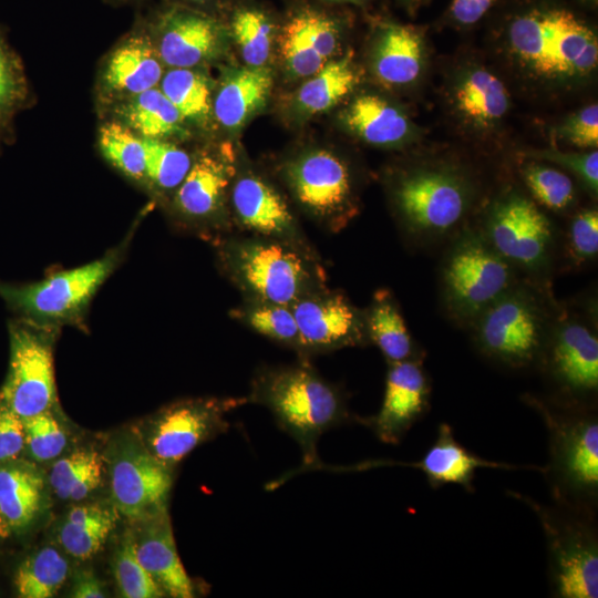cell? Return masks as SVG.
Segmentation results:
<instances>
[{
  "label": "cell",
  "instance_id": "cell-35",
  "mask_svg": "<svg viewBox=\"0 0 598 598\" xmlns=\"http://www.w3.org/2000/svg\"><path fill=\"white\" fill-rule=\"evenodd\" d=\"M104 468V454L81 448L54 462L49 482L59 498L82 501L101 484Z\"/></svg>",
  "mask_w": 598,
  "mask_h": 598
},
{
  "label": "cell",
  "instance_id": "cell-31",
  "mask_svg": "<svg viewBox=\"0 0 598 598\" xmlns=\"http://www.w3.org/2000/svg\"><path fill=\"white\" fill-rule=\"evenodd\" d=\"M454 101L465 118L482 126L501 120L509 105L504 83L485 69H474L462 76L454 91Z\"/></svg>",
  "mask_w": 598,
  "mask_h": 598
},
{
  "label": "cell",
  "instance_id": "cell-42",
  "mask_svg": "<svg viewBox=\"0 0 598 598\" xmlns=\"http://www.w3.org/2000/svg\"><path fill=\"white\" fill-rule=\"evenodd\" d=\"M113 573L122 597L158 598L164 591L140 563L132 530L121 538L113 558Z\"/></svg>",
  "mask_w": 598,
  "mask_h": 598
},
{
  "label": "cell",
  "instance_id": "cell-46",
  "mask_svg": "<svg viewBox=\"0 0 598 598\" xmlns=\"http://www.w3.org/2000/svg\"><path fill=\"white\" fill-rule=\"evenodd\" d=\"M532 157L556 163L576 174L588 189L597 193L598 188V152L590 150L582 153L560 151H538Z\"/></svg>",
  "mask_w": 598,
  "mask_h": 598
},
{
  "label": "cell",
  "instance_id": "cell-18",
  "mask_svg": "<svg viewBox=\"0 0 598 598\" xmlns=\"http://www.w3.org/2000/svg\"><path fill=\"white\" fill-rule=\"evenodd\" d=\"M151 29L162 62L171 68H194L217 58L228 34L217 16L177 3L162 9Z\"/></svg>",
  "mask_w": 598,
  "mask_h": 598
},
{
  "label": "cell",
  "instance_id": "cell-16",
  "mask_svg": "<svg viewBox=\"0 0 598 598\" xmlns=\"http://www.w3.org/2000/svg\"><path fill=\"white\" fill-rule=\"evenodd\" d=\"M483 236L514 268L536 272L548 262L554 231L547 216L527 197L511 193L491 209Z\"/></svg>",
  "mask_w": 598,
  "mask_h": 598
},
{
  "label": "cell",
  "instance_id": "cell-26",
  "mask_svg": "<svg viewBox=\"0 0 598 598\" xmlns=\"http://www.w3.org/2000/svg\"><path fill=\"white\" fill-rule=\"evenodd\" d=\"M271 87V71L266 66L234 70L220 83L213 100V114L221 126L237 130L264 107Z\"/></svg>",
  "mask_w": 598,
  "mask_h": 598
},
{
  "label": "cell",
  "instance_id": "cell-33",
  "mask_svg": "<svg viewBox=\"0 0 598 598\" xmlns=\"http://www.w3.org/2000/svg\"><path fill=\"white\" fill-rule=\"evenodd\" d=\"M122 115L125 125L142 138L165 140L183 132L184 118L157 87L131 96Z\"/></svg>",
  "mask_w": 598,
  "mask_h": 598
},
{
  "label": "cell",
  "instance_id": "cell-2",
  "mask_svg": "<svg viewBox=\"0 0 598 598\" xmlns=\"http://www.w3.org/2000/svg\"><path fill=\"white\" fill-rule=\"evenodd\" d=\"M248 403L267 408L278 425L295 439L306 466L317 464V444L328 430L349 417L346 398L308 362L261 367L255 372Z\"/></svg>",
  "mask_w": 598,
  "mask_h": 598
},
{
  "label": "cell",
  "instance_id": "cell-20",
  "mask_svg": "<svg viewBox=\"0 0 598 598\" xmlns=\"http://www.w3.org/2000/svg\"><path fill=\"white\" fill-rule=\"evenodd\" d=\"M543 352L549 375L564 393L581 399L597 391L598 338L587 322L579 318L560 320Z\"/></svg>",
  "mask_w": 598,
  "mask_h": 598
},
{
  "label": "cell",
  "instance_id": "cell-21",
  "mask_svg": "<svg viewBox=\"0 0 598 598\" xmlns=\"http://www.w3.org/2000/svg\"><path fill=\"white\" fill-rule=\"evenodd\" d=\"M379 412L362 422L380 441L398 444L429 408L430 383L422 359L388 364Z\"/></svg>",
  "mask_w": 598,
  "mask_h": 598
},
{
  "label": "cell",
  "instance_id": "cell-1",
  "mask_svg": "<svg viewBox=\"0 0 598 598\" xmlns=\"http://www.w3.org/2000/svg\"><path fill=\"white\" fill-rule=\"evenodd\" d=\"M212 245L219 271L243 298L291 306L328 286L321 257L287 244L233 231Z\"/></svg>",
  "mask_w": 598,
  "mask_h": 598
},
{
  "label": "cell",
  "instance_id": "cell-39",
  "mask_svg": "<svg viewBox=\"0 0 598 598\" xmlns=\"http://www.w3.org/2000/svg\"><path fill=\"white\" fill-rule=\"evenodd\" d=\"M145 182L158 194L173 196L187 175L193 159L183 148L166 140L143 138Z\"/></svg>",
  "mask_w": 598,
  "mask_h": 598
},
{
  "label": "cell",
  "instance_id": "cell-34",
  "mask_svg": "<svg viewBox=\"0 0 598 598\" xmlns=\"http://www.w3.org/2000/svg\"><path fill=\"white\" fill-rule=\"evenodd\" d=\"M229 315L254 332L301 355L300 333L290 306L243 298Z\"/></svg>",
  "mask_w": 598,
  "mask_h": 598
},
{
  "label": "cell",
  "instance_id": "cell-30",
  "mask_svg": "<svg viewBox=\"0 0 598 598\" xmlns=\"http://www.w3.org/2000/svg\"><path fill=\"white\" fill-rule=\"evenodd\" d=\"M117 511L101 504H86L70 509L62 522L58 539L72 557L85 560L97 554L117 522Z\"/></svg>",
  "mask_w": 598,
  "mask_h": 598
},
{
  "label": "cell",
  "instance_id": "cell-22",
  "mask_svg": "<svg viewBox=\"0 0 598 598\" xmlns=\"http://www.w3.org/2000/svg\"><path fill=\"white\" fill-rule=\"evenodd\" d=\"M132 524L136 556L165 596L194 597V584L179 559L167 509Z\"/></svg>",
  "mask_w": 598,
  "mask_h": 598
},
{
  "label": "cell",
  "instance_id": "cell-7",
  "mask_svg": "<svg viewBox=\"0 0 598 598\" xmlns=\"http://www.w3.org/2000/svg\"><path fill=\"white\" fill-rule=\"evenodd\" d=\"M472 326L484 354L507 367L524 368L543 352L549 334V313L535 290L514 283Z\"/></svg>",
  "mask_w": 598,
  "mask_h": 598
},
{
  "label": "cell",
  "instance_id": "cell-15",
  "mask_svg": "<svg viewBox=\"0 0 598 598\" xmlns=\"http://www.w3.org/2000/svg\"><path fill=\"white\" fill-rule=\"evenodd\" d=\"M235 231L274 239L320 256L282 194L250 169L236 171L229 193Z\"/></svg>",
  "mask_w": 598,
  "mask_h": 598
},
{
  "label": "cell",
  "instance_id": "cell-13",
  "mask_svg": "<svg viewBox=\"0 0 598 598\" xmlns=\"http://www.w3.org/2000/svg\"><path fill=\"white\" fill-rule=\"evenodd\" d=\"M9 329L10 364L0 404L25 419L50 410L55 401L52 343L56 330L21 319Z\"/></svg>",
  "mask_w": 598,
  "mask_h": 598
},
{
  "label": "cell",
  "instance_id": "cell-40",
  "mask_svg": "<svg viewBox=\"0 0 598 598\" xmlns=\"http://www.w3.org/2000/svg\"><path fill=\"white\" fill-rule=\"evenodd\" d=\"M99 145L103 156L131 179L145 182V147L125 124L109 122L100 127Z\"/></svg>",
  "mask_w": 598,
  "mask_h": 598
},
{
  "label": "cell",
  "instance_id": "cell-32",
  "mask_svg": "<svg viewBox=\"0 0 598 598\" xmlns=\"http://www.w3.org/2000/svg\"><path fill=\"white\" fill-rule=\"evenodd\" d=\"M358 83V74L349 53L330 60L298 90L295 104L303 115H317L337 105Z\"/></svg>",
  "mask_w": 598,
  "mask_h": 598
},
{
  "label": "cell",
  "instance_id": "cell-37",
  "mask_svg": "<svg viewBox=\"0 0 598 598\" xmlns=\"http://www.w3.org/2000/svg\"><path fill=\"white\" fill-rule=\"evenodd\" d=\"M159 84L184 121L207 123L213 114V99L209 81L204 74L193 68H172Z\"/></svg>",
  "mask_w": 598,
  "mask_h": 598
},
{
  "label": "cell",
  "instance_id": "cell-54",
  "mask_svg": "<svg viewBox=\"0 0 598 598\" xmlns=\"http://www.w3.org/2000/svg\"><path fill=\"white\" fill-rule=\"evenodd\" d=\"M408 8H413L417 4L419 0H401Z\"/></svg>",
  "mask_w": 598,
  "mask_h": 598
},
{
  "label": "cell",
  "instance_id": "cell-8",
  "mask_svg": "<svg viewBox=\"0 0 598 598\" xmlns=\"http://www.w3.org/2000/svg\"><path fill=\"white\" fill-rule=\"evenodd\" d=\"M441 283L452 318L472 324L515 281L513 267L483 234L464 233L444 257Z\"/></svg>",
  "mask_w": 598,
  "mask_h": 598
},
{
  "label": "cell",
  "instance_id": "cell-49",
  "mask_svg": "<svg viewBox=\"0 0 598 598\" xmlns=\"http://www.w3.org/2000/svg\"><path fill=\"white\" fill-rule=\"evenodd\" d=\"M496 0H453L450 13L463 25L474 24L492 8Z\"/></svg>",
  "mask_w": 598,
  "mask_h": 598
},
{
  "label": "cell",
  "instance_id": "cell-10",
  "mask_svg": "<svg viewBox=\"0 0 598 598\" xmlns=\"http://www.w3.org/2000/svg\"><path fill=\"white\" fill-rule=\"evenodd\" d=\"M511 494L525 502L539 519L548 545L557 596L597 598L598 545L595 533L585 520L588 516L571 509L569 514L561 513L520 494Z\"/></svg>",
  "mask_w": 598,
  "mask_h": 598
},
{
  "label": "cell",
  "instance_id": "cell-11",
  "mask_svg": "<svg viewBox=\"0 0 598 598\" xmlns=\"http://www.w3.org/2000/svg\"><path fill=\"white\" fill-rule=\"evenodd\" d=\"M237 167L221 152H202L182 184L171 197L174 218L179 226L214 244L235 231L229 209V193Z\"/></svg>",
  "mask_w": 598,
  "mask_h": 598
},
{
  "label": "cell",
  "instance_id": "cell-19",
  "mask_svg": "<svg viewBox=\"0 0 598 598\" xmlns=\"http://www.w3.org/2000/svg\"><path fill=\"white\" fill-rule=\"evenodd\" d=\"M343 21L315 6L292 9L277 35L279 52L287 72L308 78L326 65L337 52Z\"/></svg>",
  "mask_w": 598,
  "mask_h": 598
},
{
  "label": "cell",
  "instance_id": "cell-44",
  "mask_svg": "<svg viewBox=\"0 0 598 598\" xmlns=\"http://www.w3.org/2000/svg\"><path fill=\"white\" fill-rule=\"evenodd\" d=\"M25 447L38 462L58 457L66 446V434L50 410L23 419Z\"/></svg>",
  "mask_w": 598,
  "mask_h": 598
},
{
  "label": "cell",
  "instance_id": "cell-41",
  "mask_svg": "<svg viewBox=\"0 0 598 598\" xmlns=\"http://www.w3.org/2000/svg\"><path fill=\"white\" fill-rule=\"evenodd\" d=\"M28 86L19 56L8 45L0 27V142L11 136L14 114L24 106Z\"/></svg>",
  "mask_w": 598,
  "mask_h": 598
},
{
  "label": "cell",
  "instance_id": "cell-47",
  "mask_svg": "<svg viewBox=\"0 0 598 598\" xmlns=\"http://www.w3.org/2000/svg\"><path fill=\"white\" fill-rule=\"evenodd\" d=\"M559 138L579 148L598 146V105L590 104L568 117L557 130Z\"/></svg>",
  "mask_w": 598,
  "mask_h": 598
},
{
  "label": "cell",
  "instance_id": "cell-4",
  "mask_svg": "<svg viewBox=\"0 0 598 598\" xmlns=\"http://www.w3.org/2000/svg\"><path fill=\"white\" fill-rule=\"evenodd\" d=\"M549 433V472L556 497L588 516L598 492V421L584 409L561 410L529 396Z\"/></svg>",
  "mask_w": 598,
  "mask_h": 598
},
{
  "label": "cell",
  "instance_id": "cell-50",
  "mask_svg": "<svg viewBox=\"0 0 598 598\" xmlns=\"http://www.w3.org/2000/svg\"><path fill=\"white\" fill-rule=\"evenodd\" d=\"M71 596L75 598L106 597L103 582L90 570H81L74 575Z\"/></svg>",
  "mask_w": 598,
  "mask_h": 598
},
{
  "label": "cell",
  "instance_id": "cell-28",
  "mask_svg": "<svg viewBox=\"0 0 598 598\" xmlns=\"http://www.w3.org/2000/svg\"><path fill=\"white\" fill-rule=\"evenodd\" d=\"M342 120L351 132L375 146L399 145L412 132L411 122L401 110L372 94L354 99Z\"/></svg>",
  "mask_w": 598,
  "mask_h": 598
},
{
  "label": "cell",
  "instance_id": "cell-9",
  "mask_svg": "<svg viewBox=\"0 0 598 598\" xmlns=\"http://www.w3.org/2000/svg\"><path fill=\"white\" fill-rule=\"evenodd\" d=\"M280 175L299 207L329 233L342 230L358 212L351 167L331 151L303 152L288 159Z\"/></svg>",
  "mask_w": 598,
  "mask_h": 598
},
{
  "label": "cell",
  "instance_id": "cell-52",
  "mask_svg": "<svg viewBox=\"0 0 598 598\" xmlns=\"http://www.w3.org/2000/svg\"><path fill=\"white\" fill-rule=\"evenodd\" d=\"M11 532L9 524L3 515L0 513V538H6Z\"/></svg>",
  "mask_w": 598,
  "mask_h": 598
},
{
  "label": "cell",
  "instance_id": "cell-17",
  "mask_svg": "<svg viewBox=\"0 0 598 598\" xmlns=\"http://www.w3.org/2000/svg\"><path fill=\"white\" fill-rule=\"evenodd\" d=\"M301 340L300 359L369 343L363 309L328 286L291 306Z\"/></svg>",
  "mask_w": 598,
  "mask_h": 598
},
{
  "label": "cell",
  "instance_id": "cell-23",
  "mask_svg": "<svg viewBox=\"0 0 598 598\" xmlns=\"http://www.w3.org/2000/svg\"><path fill=\"white\" fill-rule=\"evenodd\" d=\"M381 465H403L421 470L432 488L446 484H457L473 492L475 472L481 467L513 470L515 465L497 463L475 455L465 448L454 436L453 429L447 423H441L434 443L423 457L414 462H375L367 467Z\"/></svg>",
  "mask_w": 598,
  "mask_h": 598
},
{
  "label": "cell",
  "instance_id": "cell-25",
  "mask_svg": "<svg viewBox=\"0 0 598 598\" xmlns=\"http://www.w3.org/2000/svg\"><path fill=\"white\" fill-rule=\"evenodd\" d=\"M150 37L135 33L111 54L103 71L104 86L112 93L136 95L156 87L163 65Z\"/></svg>",
  "mask_w": 598,
  "mask_h": 598
},
{
  "label": "cell",
  "instance_id": "cell-48",
  "mask_svg": "<svg viewBox=\"0 0 598 598\" xmlns=\"http://www.w3.org/2000/svg\"><path fill=\"white\" fill-rule=\"evenodd\" d=\"M24 447L23 419L0 404V463L16 460Z\"/></svg>",
  "mask_w": 598,
  "mask_h": 598
},
{
  "label": "cell",
  "instance_id": "cell-3",
  "mask_svg": "<svg viewBox=\"0 0 598 598\" xmlns=\"http://www.w3.org/2000/svg\"><path fill=\"white\" fill-rule=\"evenodd\" d=\"M508 42L523 64L545 78L586 75L598 61L595 32L565 9L536 8L518 14L509 23Z\"/></svg>",
  "mask_w": 598,
  "mask_h": 598
},
{
  "label": "cell",
  "instance_id": "cell-51",
  "mask_svg": "<svg viewBox=\"0 0 598 598\" xmlns=\"http://www.w3.org/2000/svg\"><path fill=\"white\" fill-rule=\"evenodd\" d=\"M223 0H181L177 4L186 6L205 12V8L214 7Z\"/></svg>",
  "mask_w": 598,
  "mask_h": 598
},
{
  "label": "cell",
  "instance_id": "cell-12",
  "mask_svg": "<svg viewBox=\"0 0 598 598\" xmlns=\"http://www.w3.org/2000/svg\"><path fill=\"white\" fill-rule=\"evenodd\" d=\"M247 403L246 396L179 400L147 419L138 437L157 461L173 470L196 446L227 431L226 414Z\"/></svg>",
  "mask_w": 598,
  "mask_h": 598
},
{
  "label": "cell",
  "instance_id": "cell-6",
  "mask_svg": "<svg viewBox=\"0 0 598 598\" xmlns=\"http://www.w3.org/2000/svg\"><path fill=\"white\" fill-rule=\"evenodd\" d=\"M392 200L405 236L417 243L433 241L463 221L471 205V188L452 169L419 167L395 179Z\"/></svg>",
  "mask_w": 598,
  "mask_h": 598
},
{
  "label": "cell",
  "instance_id": "cell-36",
  "mask_svg": "<svg viewBox=\"0 0 598 598\" xmlns=\"http://www.w3.org/2000/svg\"><path fill=\"white\" fill-rule=\"evenodd\" d=\"M228 30L248 66L266 65L278 30L266 10L255 6L236 8Z\"/></svg>",
  "mask_w": 598,
  "mask_h": 598
},
{
  "label": "cell",
  "instance_id": "cell-45",
  "mask_svg": "<svg viewBox=\"0 0 598 598\" xmlns=\"http://www.w3.org/2000/svg\"><path fill=\"white\" fill-rule=\"evenodd\" d=\"M567 250L575 265L594 260L598 252V212L588 208L571 220L567 235Z\"/></svg>",
  "mask_w": 598,
  "mask_h": 598
},
{
  "label": "cell",
  "instance_id": "cell-24",
  "mask_svg": "<svg viewBox=\"0 0 598 598\" xmlns=\"http://www.w3.org/2000/svg\"><path fill=\"white\" fill-rule=\"evenodd\" d=\"M425 45L411 25L385 22L378 28L372 54L375 78L386 86H404L421 74Z\"/></svg>",
  "mask_w": 598,
  "mask_h": 598
},
{
  "label": "cell",
  "instance_id": "cell-43",
  "mask_svg": "<svg viewBox=\"0 0 598 598\" xmlns=\"http://www.w3.org/2000/svg\"><path fill=\"white\" fill-rule=\"evenodd\" d=\"M522 176L533 197L550 210H564L575 200L573 181L557 168L528 163L524 166Z\"/></svg>",
  "mask_w": 598,
  "mask_h": 598
},
{
  "label": "cell",
  "instance_id": "cell-38",
  "mask_svg": "<svg viewBox=\"0 0 598 598\" xmlns=\"http://www.w3.org/2000/svg\"><path fill=\"white\" fill-rule=\"evenodd\" d=\"M68 575L69 563L61 553L43 547L20 564L14 586L22 598H50L60 590Z\"/></svg>",
  "mask_w": 598,
  "mask_h": 598
},
{
  "label": "cell",
  "instance_id": "cell-5",
  "mask_svg": "<svg viewBox=\"0 0 598 598\" xmlns=\"http://www.w3.org/2000/svg\"><path fill=\"white\" fill-rule=\"evenodd\" d=\"M127 246L128 238L96 260L33 283L0 282V297L29 323L54 330L83 326L94 295L121 262Z\"/></svg>",
  "mask_w": 598,
  "mask_h": 598
},
{
  "label": "cell",
  "instance_id": "cell-29",
  "mask_svg": "<svg viewBox=\"0 0 598 598\" xmlns=\"http://www.w3.org/2000/svg\"><path fill=\"white\" fill-rule=\"evenodd\" d=\"M44 480L29 464L0 466V513L11 529L29 526L44 503Z\"/></svg>",
  "mask_w": 598,
  "mask_h": 598
},
{
  "label": "cell",
  "instance_id": "cell-14",
  "mask_svg": "<svg viewBox=\"0 0 598 598\" xmlns=\"http://www.w3.org/2000/svg\"><path fill=\"white\" fill-rule=\"evenodd\" d=\"M113 507L131 523L167 509L172 468L157 461L138 435L115 440L106 455Z\"/></svg>",
  "mask_w": 598,
  "mask_h": 598
},
{
  "label": "cell",
  "instance_id": "cell-53",
  "mask_svg": "<svg viewBox=\"0 0 598 598\" xmlns=\"http://www.w3.org/2000/svg\"><path fill=\"white\" fill-rule=\"evenodd\" d=\"M324 1L334 2V3H350L354 6H364L370 0H324Z\"/></svg>",
  "mask_w": 598,
  "mask_h": 598
},
{
  "label": "cell",
  "instance_id": "cell-27",
  "mask_svg": "<svg viewBox=\"0 0 598 598\" xmlns=\"http://www.w3.org/2000/svg\"><path fill=\"white\" fill-rule=\"evenodd\" d=\"M363 311L369 343L381 351L388 364L421 359L390 289H378Z\"/></svg>",
  "mask_w": 598,
  "mask_h": 598
}]
</instances>
